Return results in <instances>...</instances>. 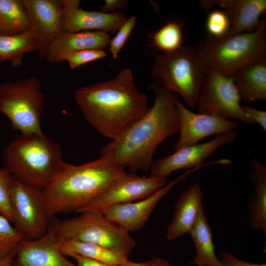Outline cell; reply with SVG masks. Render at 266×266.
<instances>
[{
    "label": "cell",
    "mask_w": 266,
    "mask_h": 266,
    "mask_svg": "<svg viewBox=\"0 0 266 266\" xmlns=\"http://www.w3.org/2000/svg\"><path fill=\"white\" fill-rule=\"evenodd\" d=\"M154 102L116 139L100 149L101 156L117 167L131 172L150 170L158 145L170 135L179 133L178 110L174 94L153 83Z\"/></svg>",
    "instance_id": "obj_1"
},
{
    "label": "cell",
    "mask_w": 266,
    "mask_h": 266,
    "mask_svg": "<svg viewBox=\"0 0 266 266\" xmlns=\"http://www.w3.org/2000/svg\"><path fill=\"white\" fill-rule=\"evenodd\" d=\"M74 98L88 123L111 140L148 108L147 95L139 91L128 68L110 80L77 89Z\"/></svg>",
    "instance_id": "obj_2"
},
{
    "label": "cell",
    "mask_w": 266,
    "mask_h": 266,
    "mask_svg": "<svg viewBox=\"0 0 266 266\" xmlns=\"http://www.w3.org/2000/svg\"><path fill=\"white\" fill-rule=\"evenodd\" d=\"M127 173L101 156L79 166L63 161L42 188L48 218L77 212Z\"/></svg>",
    "instance_id": "obj_3"
},
{
    "label": "cell",
    "mask_w": 266,
    "mask_h": 266,
    "mask_svg": "<svg viewBox=\"0 0 266 266\" xmlns=\"http://www.w3.org/2000/svg\"><path fill=\"white\" fill-rule=\"evenodd\" d=\"M2 156L3 167L15 179L42 189L63 161L60 145L43 133H21Z\"/></svg>",
    "instance_id": "obj_4"
},
{
    "label": "cell",
    "mask_w": 266,
    "mask_h": 266,
    "mask_svg": "<svg viewBox=\"0 0 266 266\" xmlns=\"http://www.w3.org/2000/svg\"><path fill=\"white\" fill-rule=\"evenodd\" d=\"M206 72L201 48L183 46L176 51L157 55L151 74L153 83L179 94L189 106L195 108Z\"/></svg>",
    "instance_id": "obj_5"
},
{
    "label": "cell",
    "mask_w": 266,
    "mask_h": 266,
    "mask_svg": "<svg viewBox=\"0 0 266 266\" xmlns=\"http://www.w3.org/2000/svg\"><path fill=\"white\" fill-rule=\"evenodd\" d=\"M201 50L207 71L232 76L240 67L266 58V19L252 32L209 36Z\"/></svg>",
    "instance_id": "obj_6"
},
{
    "label": "cell",
    "mask_w": 266,
    "mask_h": 266,
    "mask_svg": "<svg viewBox=\"0 0 266 266\" xmlns=\"http://www.w3.org/2000/svg\"><path fill=\"white\" fill-rule=\"evenodd\" d=\"M45 98L35 76L8 80L0 84V113L21 133H43L40 118Z\"/></svg>",
    "instance_id": "obj_7"
},
{
    "label": "cell",
    "mask_w": 266,
    "mask_h": 266,
    "mask_svg": "<svg viewBox=\"0 0 266 266\" xmlns=\"http://www.w3.org/2000/svg\"><path fill=\"white\" fill-rule=\"evenodd\" d=\"M75 217L54 220L59 237L91 243L120 250L128 257L137 243L127 230L103 213L85 211Z\"/></svg>",
    "instance_id": "obj_8"
},
{
    "label": "cell",
    "mask_w": 266,
    "mask_h": 266,
    "mask_svg": "<svg viewBox=\"0 0 266 266\" xmlns=\"http://www.w3.org/2000/svg\"><path fill=\"white\" fill-rule=\"evenodd\" d=\"M14 227L25 239H37L46 232L50 224L42 189L14 179L10 192Z\"/></svg>",
    "instance_id": "obj_9"
},
{
    "label": "cell",
    "mask_w": 266,
    "mask_h": 266,
    "mask_svg": "<svg viewBox=\"0 0 266 266\" xmlns=\"http://www.w3.org/2000/svg\"><path fill=\"white\" fill-rule=\"evenodd\" d=\"M240 100L232 76L207 71L197 107L199 113L254 124L242 109Z\"/></svg>",
    "instance_id": "obj_10"
},
{
    "label": "cell",
    "mask_w": 266,
    "mask_h": 266,
    "mask_svg": "<svg viewBox=\"0 0 266 266\" xmlns=\"http://www.w3.org/2000/svg\"><path fill=\"white\" fill-rule=\"evenodd\" d=\"M166 184L165 178L151 175L147 177L132 172L127 173L76 213L94 211L102 213L103 211L110 205L134 202L147 198Z\"/></svg>",
    "instance_id": "obj_11"
},
{
    "label": "cell",
    "mask_w": 266,
    "mask_h": 266,
    "mask_svg": "<svg viewBox=\"0 0 266 266\" xmlns=\"http://www.w3.org/2000/svg\"><path fill=\"white\" fill-rule=\"evenodd\" d=\"M213 164L212 162H209L188 169L152 195L134 202L110 205L106 207L102 213L108 219L129 232L139 231L147 223L158 203L176 185L194 172Z\"/></svg>",
    "instance_id": "obj_12"
},
{
    "label": "cell",
    "mask_w": 266,
    "mask_h": 266,
    "mask_svg": "<svg viewBox=\"0 0 266 266\" xmlns=\"http://www.w3.org/2000/svg\"><path fill=\"white\" fill-rule=\"evenodd\" d=\"M236 137V133L230 131L217 135L209 141L181 148L154 162L150 169V175L166 179L173 171L200 166L215 150L233 141Z\"/></svg>",
    "instance_id": "obj_13"
},
{
    "label": "cell",
    "mask_w": 266,
    "mask_h": 266,
    "mask_svg": "<svg viewBox=\"0 0 266 266\" xmlns=\"http://www.w3.org/2000/svg\"><path fill=\"white\" fill-rule=\"evenodd\" d=\"M179 118V137L175 143L174 151L185 146L197 144L209 135L219 134L233 131L238 123L215 115L196 113L187 109L174 94Z\"/></svg>",
    "instance_id": "obj_14"
},
{
    "label": "cell",
    "mask_w": 266,
    "mask_h": 266,
    "mask_svg": "<svg viewBox=\"0 0 266 266\" xmlns=\"http://www.w3.org/2000/svg\"><path fill=\"white\" fill-rule=\"evenodd\" d=\"M32 28L36 33L37 51L40 60H46L48 50L62 32V0H24Z\"/></svg>",
    "instance_id": "obj_15"
},
{
    "label": "cell",
    "mask_w": 266,
    "mask_h": 266,
    "mask_svg": "<svg viewBox=\"0 0 266 266\" xmlns=\"http://www.w3.org/2000/svg\"><path fill=\"white\" fill-rule=\"evenodd\" d=\"M54 220L40 238L25 239L17 248L14 266H78L69 261L60 251Z\"/></svg>",
    "instance_id": "obj_16"
},
{
    "label": "cell",
    "mask_w": 266,
    "mask_h": 266,
    "mask_svg": "<svg viewBox=\"0 0 266 266\" xmlns=\"http://www.w3.org/2000/svg\"><path fill=\"white\" fill-rule=\"evenodd\" d=\"M62 32L100 31L110 33L117 32L127 19L121 11L103 13L79 7V0H62Z\"/></svg>",
    "instance_id": "obj_17"
},
{
    "label": "cell",
    "mask_w": 266,
    "mask_h": 266,
    "mask_svg": "<svg viewBox=\"0 0 266 266\" xmlns=\"http://www.w3.org/2000/svg\"><path fill=\"white\" fill-rule=\"evenodd\" d=\"M219 5L228 15L231 26L225 35L252 32L259 26L260 17L266 11V0H201L200 6L208 9Z\"/></svg>",
    "instance_id": "obj_18"
},
{
    "label": "cell",
    "mask_w": 266,
    "mask_h": 266,
    "mask_svg": "<svg viewBox=\"0 0 266 266\" xmlns=\"http://www.w3.org/2000/svg\"><path fill=\"white\" fill-rule=\"evenodd\" d=\"M111 35L100 31L61 32L51 44L46 61L50 63H61L64 55L87 49H103L109 45Z\"/></svg>",
    "instance_id": "obj_19"
},
{
    "label": "cell",
    "mask_w": 266,
    "mask_h": 266,
    "mask_svg": "<svg viewBox=\"0 0 266 266\" xmlns=\"http://www.w3.org/2000/svg\"><path fill=\"white\" fill-rule=\"evenodd\" d=\"M203 194L198 183L190 185L178 198L166 238L173 240L190 233L202 206Z\"/></svg>",
    "instance_id": "obj_20"
},
{
    "label": "cell",
    "mask_w": 266,
    "mask_h": 266,
    "mask_svg": "<svg viewBox=\"0 0 266 266\" xmlns=\"http://www.w3.org/2000/svg\"><path fill=\"white\" fill-rule=\"evenodd\" d=\"M232 76L241 100H266V58L240 67Z\"/></svg>",
    "instance_id": "obj_21"
},
{
    "label": "cell",
    "mask_w": 266,
    "mask_h": 266,
    "mask_svg": "<svg viewBox=\"0 0 266 266\" xmlns=\"http://www.w3.org/2000/svg\"><path fill=\"white\" fill-rule=\"evenodd\" d=\"M189 233L194 243L196 254L192 263L196 266H223L215 253L213 234L203 206Z\"/></svg>",
    "instance_id": "obj_22"
},
{
    "label": "cell",
    "mask_w": 266,
    "mask_h": 266,
    "mask_svg": "<svg viewBox=\"0 0 266 266\" xmlns=\"http://www.w3.org/2000/svg\"><path fill=\"white\" fill-rule=\"evenodd\" d=\"M254 167L251 175L255 183L254 194L248 201L250 226L256 231L266 233V167L256 159L251 161Z\"/></svg>",
    "instance_id": "obj_23"
},
{
    "label": "cell",
    "mask_w": 266,
    "mask_h": 266,
    "mask_svg": "<svg viewBox=\"0 0 266 266\" xmlns=\"http://www.w3.org/2000/svg\"><path fill=\"white\" fill-rule=\"evenodd\" d=\"M38 47L36 33L33 28L18 34L0 35V64L9 60L11 67H19L25 55L37 52Z\"/></svg>",
    "instance_id": "obj_24"
},
{
    "label": "cell",
    "mask_w": 266,
    "mask_h": 266,
    "mask_svg": "<svg viewBox=\"0 0 266 266\" xmlns=\"http://www.w3.org/2000/svg\"><path fill=\"white\" fill-rule=\"evenodd\" d=\"M58 246L61 252H73L111 266H120L130 261L128 256L120 250L91 243L65 240L59 237Z\"/></svg>",
    "instance_id": "obj_25"
},
{
    "label": "cell",
    "mask_w": 266,
    "mask_h": 266,
    "mask_svg": "<svg viewBox=\"0 0 266 266\" xmlns=\"http://www.w3.org/2000/svg\"><path fill=\"white\" fill-rule=\"evenodd\" d=\"M0 25L7 35L20 34L32 28L24 0H0Z\"/></svg>",
    "instance_id": "obj_26"
},
{
    "label": "cell",
    "mask_w": 266,
    "mask_h": 266,
    "mask_svg": "<svg viewBox=\"0 0 266 266\" xmlns=\"http://www.w3.org/2000/svg\"><path fill=\"white\" fill-rule=\"evenodd\" d=\"M183 25L177 21H170L150 35L153 45L162 52H170L183 45Z\"/></svg>",
    "instance_id": "obj_27"
},
{
    "label": "cell",
    "mask_w": 266,
    "mask_h": 266,
    "mask_svg": "<svg viewBox=\"0 0 266 266\" xmlns=\"http://www.w3.org/2000/svg\"><path fill=\"white\" fill-rule=\"evenodd\" d=\"M5 217L0 215V257L16 251L25 237Z\"/></svg>",
    "instance_id": "obj_28"
},
{
    "label": "cell",
    "mask_w": 266,
    "mask_h": 266,
    "mask_svg": "<svg viewBox=\"0 0 266 266\" xmlns=\"http://www.w3.org/2000/svg\"><path fill=\"white\" fill-rule=\"evenodd\" d=\"M14 178L3 167L0 168V215L14 223L11 205L10 192Z\"/></svg>",
    "instance_id": "obj_29"
},
{
    "label": "cell",
    "mask_w": 266,
    "mask_h": 266,
    "mask_svg": "<svg viewBox=\"0 0 266 266\" xmlns=\"http://www.w3.org/2000/svg\"><path fill=\"white\" fill-rule=\"evenodd\" d=\"M230 26V18L224 10H215L208 14L206 22V28L209 36H223L227 33Z\"/></svg>",
    "instance_id": "obj_30"
},
{
    "label": "cell",
    "mask_w": 266,
    "mask_h": 266,
    "mask_svg": "<svg viewBox=\"0 0 266 266\" xmlns=\"http://www.w3.org/2000/svg\"><path fill=\"white\" fill-rule=\"evenodd\" d=\"M107 54L103 49H87L72 52L63 56L61 63L66 61L71 69L84 64L104 58Z\"/></svg>",
    "instance_id": "obj_31"
},
{
    "label": "cell",
    "mask_w": 266,
    "mask_h": 266,
    "mask_svg": "<svg viewBox=\"0 0 266 266\" xmlns=\"http://www.w3.org/2000/svg\"><path fill=\"white\" fill-rule=\"evenodd\" d=\"M137 18L132 16L127 18L126 22L117 31L115 36L110 39L109 46V50L114 59L118 57V54L126 43L132 31L136 21Z\"/></svg>",
    "instance_id": "obj_32"
},
{
    "label": "cell",
    "mask_w": 266,
    "mask_h": 266,
    "mask_svg": "<svg viewBox=\"0 0 266 266\" xmlns=\"http://www.w3.org/2000/svg\"><path fill=\"white\" fill-rule=\"evenodd\" d=\"M219 260L223 266H266L264 264H254L242 260L226 251L220 252Z\"/></svg>",
    "instance_id": "obj_33"
},
{
    "label": "cell",
    "mask_w": 266,
    "mask_h": 266,
    "mask_svg": "<svg viewBox=\"0 0 266 266\" xmlns=\"http://www.w3.org/2000/svg\"><path fill=\"white\" fill-rule=\"evenodd\" d=\"M241 108L253 123H257L266 131V112L253 107L241 105Z\"/></svg>",
    "instance_id": "obj_34"
},
{
    "label": "cell",
    "mask_w": 266,
    "mask_h": 266,
    "mask_svg": "<svg viewBox=\"0 0 266 266\" xmlns=\"http://www.w3.org/2000/svg\"><path fill=\"white\" fill-rule=\"evenodd\" d=\"M64 255L74 258L78 266H111L94 260L87 258L71 251L62 252Z\"/></svg>",
    "instance_id": "obj_35"
},
{
    "label": "cell",
    "mask_w": 266,
    "mask_h": 266,
    "mask_svg": "<svg viewBox=\"0 0 266 266\" xmlns=\"http://www.w3.org/2000/svg\"><path fill=\"white\" fill-rule=\"evenodd\" d=\"M128 4V1L125 0H105L100 7V11L103 13L114 12L116 9L126 7Z\"/></svg>",
    "instance_id": "obj_36"
},
{
    "label": "cell",
    "mask_w": 266,
    "mask_h": 266,
    "mask_svg": "<svg viewBox=\"0 0 266 266\" xmlns=\"http://www.w3.org/2000/svg\"><path fill=\"white\" fill-rule=\"evenodd\" d=\"M120 266H172L166 260L155 257L151 259L141 263H135L129 261L127 263Z\"/></svg>",
    "instance_id": "obj_37"
},
{
    "label": "cell",
    "mask_w": 266,
    "mask_h": 266,
    "mask_svg": "<svg viewBox=\"0 0 266 266\" xmlns=\"http://www.w3.org/2000/svg\"><path fill=\"white\" fill-rule=\"evenodd\" d=\"M16 251L3 257H0V266H14V261Z\"/></svg>",
    "instance_id": "obj_38"
},
{
    "label": "cell",
    "mask_w": 266,
    "mask_h": 266,
    "mask_svg": "<svg viewBox=\"0 0 266 266\" xmlns=\"http://www.w3.org/2000/svg\"><path fill=\"white\" fill-rule=\"evenodd\" d=\"M0 35H5L0 25Z\"/></svg>",
    "instance_id": "obj_39"
}]
</instances>
